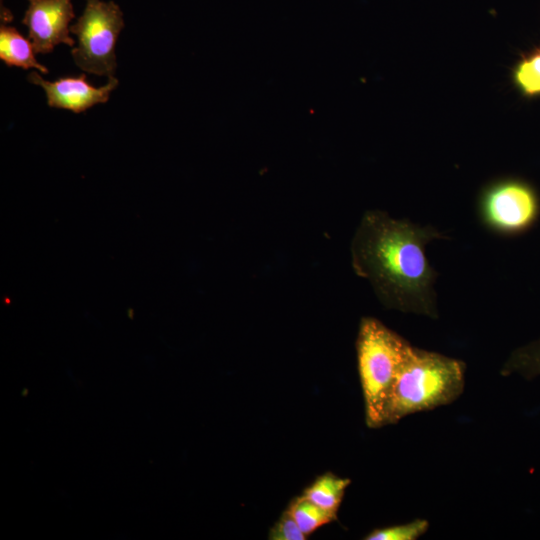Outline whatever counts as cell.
<instances>
[{"instance_id":"cell-5","label":"cell","mask_w":540,"mask_h":540,"mask_svg":"<svg viewBox=\"0 0 540 540\" xmlns=\"http://www.w3.org/2000/svg\"><path fill=\"white\" fill-rule=\"evenodd\" d=\"M478 213L489 230L501 235H517L537 222L540 198L530 183L519 178H500L482 189Z\"/></svg>"},{"instance_id":"cell-6","label":"cell","mask_w":540,"mask_h":540,"mask_svg":"<svg viewBox=\"0 0 540 540\" xmlns=\"http://www.w3.org/2000/svg\"><path fill=\"white\" fill-rule=\"evenodd\" d=\"M28 2L22 23L28 28L29 40L35 53H50L60 43L74 45L69 25L74 18L71 0H28Z\"/></svg>"},{"instance_id":"cell-2","label":"cell","mask_w":540,"mask_h":540,"mask_svg":"<svg viewBox=\"0 0 540 540\" xmlns=\"http://www.w3.org/2000/svg\"><path fill=\"white\" fill-rule=\"evenodd\" d=\"M465 363L412 346L390 391L383 424L454 402L465 386Z\"/></svg>"},{"instance_id":"cell-7","label":"cell","mask_w":540,"mask_h":540,"mask_svg":"<svg viewBox=\"0 0 540 540\" xmlns=\"http://www.w3.org/2000/svg\"><path fill=\"white\" fill-rule=\"evenodd\" d=\"M28 81L43 88L50 107L74 113H81L96 104L106 103L111 92L118 86V79L115 77L109 78L104 86L94 87L87 81L85 74L48 81L36 71L29 74Z\"/></svg>"},{"instance_id":"cell-13","label":"cell","mask_w":540,"mask_h":540,"mask_svg":"<svg viewBox=\"0 0 540 540\" xmlns=\"http://www.w3.org/2000/svg\"><path fill=\"white\" fill-rule=\"evenodd\" d=\"M429 528L425 519H416L405 524L378 528L367 534L366 540H416L424 535Z\"/></svg>"},{"instance_id":"cell-3","label":"cell","mask_w":540,"mask_h":540,"mask_svg":"<svg viewBox=\"0 0 540 540\" xmlns=\"http://www.w3.org/2000/svg\"><path fill=\"white\" fill-rule=\"evenodd\" d=\"M411 348L407 340L378 319H361L356 352L368 427L384 426V412L390 391Z\"/></svg>"},{"instance_id":"cell-12","label":"cell","mask_w":540,"mask_h":540,"mask_svg":"<svg viewBox=\"0 0 540 540\" xmlns=\"http://www.w3.org/2000/svg\"><path fill=\"white\" fill-rule=\"evenodd\" d=\"M287 510L307 537L321 526L337 519V514L319 507L303 495L295 497Z\"/></svg>"},{"instance_id":"cell-9","label":"cell","mask_w":540,"mask_h":540,"mask_svg":"<svg viewBox=\"0 0 540 540\" xmlns=\"http://www.w3.org/2000/svg\"><path fill=\"white\" fill-rule=\"evenodd\" d=\"M350 483L349 478H342L332 472H326L317 477L303 491L302 495L319 507L337 514Z\"/></svg>"},{"instance_id":"cell-8","label":"cell","mask_w":540,"mask_h":540,"mask_svg":"<svg viewBox=\"0 0 540 540\" xmlns=\"http://www.w3.org/2000/svg\"><path fill=\"white\" fill-rule=\"evenodd\" d=\"M32 42L26 39L15 27L1 24L0 58L7 66L23 69L35 68L47 74L48 69L35 58Z\"/></svg>"},{"instance_id":"cell-4","label":"cell","mask_w":540,"mask_h":540,"mask_svg":"<svg viewBox=\"0 0 540 540\" xmlns=\"http://www.w3.org/2000/svg\"><path fill=\"white\" fill-rule=\"evenodd\" d=\"M85 1L82 15L70 26L77 37V46L71 51L73 60L87 73L114 77L115 46L124 27L123 12L113 1Z\"/></svg>"},{"instance_id":"cell-10","label":"cell","mask_w":540,"mask_h":540,"mask_svg":"<svg viewBox=\"0 0 540 540\" xmlns=\"http://www.w3.org/2000/svg\"><path fill=\"white\" fill-rule=\"evenodd\" d=\"M500 373L502 376L518 374L527 380L540 376V337L513 350Z\"/></svg>"},{"instance_id":"cell-11","label":"cell","mask_w":540,"mask_h":540,"mask_svg":"<svg viewBox=\"0 0 540 540\" xmlns=\"http://www.w3.org/2000/svg\"><path fill=\"white\" fill-rule=\"evenodd\" d=\"M515 87L525 97L540 96V49L521 56L511 71Z\"/></svg>"},{"instance_id":"cell-14","label":"cell","mask_w":540,"mask_h":540,"mask_svg":"<svg viewBox=\"0 0 540 540\" xmlns=\"http://www.w3.org/2000/svg\"><path fill=\"white\" fill-rule=\"evenodd\" d=\"M270 540H305L307 536L300 530L296 521L286 509L270 528Z\"/></svg>"},{"instance_id":"cell-1","label":"cell","mask_w":540,"mask_h":540,"mask_svg":"<svg viewBox=\"0 0 540 540\" xmlns=\"http://www.w3.org/2000/svg\"><path fill=\"white\" fill-rule=\"evenodd\" d=\"M436 239L446 236L433 226L369 210L351 240L352 268L369 281L386 308L436 319L437 273L425 252L426 245Z\"/></svg>"}]
</instances>
